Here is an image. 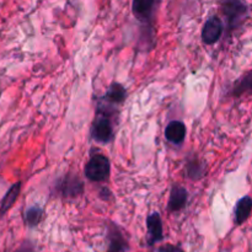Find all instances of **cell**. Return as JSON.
<instances>
[{
	"mask_svg": "<svg viewBox=\"0 0 252 252\" xmlns=\"http://www.w3.org/2000/svg\"><path fill=\"white\" fill-rule=\"evenodd\" d=\"M14 252H37L36 248L31 241H24Z\"/></svg>",
	"mask_w": 252,
	"mask_h": 252,
	"instance_id": "17",
	"label": "cell"
},
{
	"mask_svg": "<svg viewBox=\"0 0 252 252\" xmlns=\"http://www.w3.org/2000/svg\"><path fill=\"white\" fill-rule=\"evenodd\" d=\"M91 137H93L94 140L98 143H103V144L108 143L113 138L112 121H111L110 115L107 113V110L101 105L97 108V113H96V117L93 122Z\"/></svg>",
	"mask_w": 252,
	"mask_h": 252,
	"instance_id": "1",
	"label": "cell"
},
{
	"mask_svg": "<svg viewBox=\"0 0 252 252\" xmlns=\"http://www.w3.org/2000/svg\"><path fill=\"white\" fill-rule=\"evenodd\" d=\"M186 126L181 121H172L165 128V138L167 142L180 145L186 139Z\"/></svg>",
	"mask_w": 252,
	"mask_h": 252,
	"instance_id": "8",
	"label": "cell"
},
{
	"mask_svg": "<svg viewBox=\"0 0 252 252\" xmlns=\"http://www.w3.org/2000/svg\"><path fill=\"white\" fill-rule=\"evenodd\" d=\"M107 241L108 248L106 252H128L129 244L120 226L115 223L107 225Z\"/></svg>",
	"mask_w": 252,
	"mask_h": 252,
	"instance_id": "4",
	"label": "cell"
},
{
	"mask_svg": "<svg viewBox=\"0 0 252 252\" xmlns=\"http://www.w3.org/2000/svg\"><path fill=\"white\" fill-rule=\"evenodd\" d=\"M158 252H185L180 246L172 245V244H166V245L160 246Z\"/></svg>",
	"mask_w": 252,
	"mask_h": 252,
	"instance_id": "18",
	"label": "cell"
},
{
	"mask_svg": "<svg viewBox=\"0 0 252 252\" xmlns=\"http://www.w3.org/2000/svg\"><path fill=\"white\" fill-rule=\"evenodd\" d=\"M20 191H21V184H20V182H16V184H14L10 187L9 191L6 192L4 198L0 202V217L4 216V214L14 206L16 199L19 198Z\"/></svg>",
	"mask_w": 252,
	"mask_h": 252,
	"instance_id": "13",
	"label": "cell"
},
{
	"mask_svg": "<svg viewBox=\"0 0 252 252\" xmlns=\"http://www.w3.org/2000/svg\"><path fill=\"white\" fill-rule=\"evenodd\" d=\"M43 219V209L38 206H32L26 209L24 214V220L30 228H36Z\"/></svg>",
	"mask_w": 252,
	"mask_h": 252,
	"instance_id": "15",
	"label": "cell"
},
{
	"mask_svg": "<svg viewBox=\"0 0 252 252\" xmlns=\"http://www.w3.org/2000/svg\"><path fill=\"white\" fill-rule=\"evenodd\" d=\"M155 0H133L132 11L138 20L147 22L152 17Z\"/></svg>",
	"mask_w": 252,
	"mask_h": 252,
	"instance_id": "10",
	"label": "cell"
},
{
	"mask_svg": "<svg viewBox=\"0 0 252 252\" xmlns=\"http://www.w3.org/2000/svg\"><path fill=\"white\" fill-rule=\"evenodd\" d=\"M186 172H187V176H189V179L199 180L204 174L203 164H201L197 158H193V159L187 161Z\"/></svg>",
	"mask_w": 252,
	"mask_h": 252,
	"instance_id": "16",
	"label": "cell"
},
{
	"mask_svg": "<svg viewBox=\"0 0 252 252\" xmlns=\"http://www.w3.org/2000/svg\"><path fill=\"white\" fill-rule=\"evenodd\" d=\"M221 34H223L221 20L217 16L209 17L202 29V41L208 46H212L220 39Z\"/></svg>",
	"mask_w": 252,
	"mask_h": 252,
	"instance_id": "5",
	"label": "cell"
},
{
	"mask_svg": "<svg viewBox=\"0 0 252 252\" xmlns=\"http://www.w3.org/2000/svg\"><path fill=\"white\" fill-rule=\"evenodd\" d=\"M249 93H252V70L246 73L245 75L241 76V78L234 84L233 91H231L233 96H235V97H240V96Z\"/></svg>",
	"mask_w": 252,
	"mask_h": 252,
	"instance_id": "14",
	"label": "cell"
},
{
	"mask_svg": "<svg viewBox=\"0 0 252 252\" xmlns=\"http://www.w3.org/2000/svg\"><path fill=\"white\" fill-rule=\"evenodd\" d=\"M187 201H189V192L185 187L174 185L169 196V202H167V211L174 213L179 212L186 207Z\"/></svg>",
	"mask_w": 252,
	"mask_h": 252,
	"instance_id": "7",
	"label": "cell"
},
{
	"mask_svg": "<svg viewBox=\"0 0 252 252\" xmlns=\"http://www.w3.org/2000/svg\"><path fill=\"white\" fill-rule=\"evenodd\" d=\"M61 191L65 197H75L83 192V182L75 176H66L61 184Z\"/></svg>",
	"mask_w": 252,
	"mask_h": 252,
	"instance_id": "12",
	"label": "cell"
},
{
	"mask_svg": "<svg viewBox=\"0 0 252 252\" xmlns=\"http://www.w3.org/2000/svg\"><path fill=\"white\" fill-rule=\"evenodd\" d=\"M221 11L225 15L229 29L239 26L248 14V7L241 0H223Z\"/></svg>",
	"mask_w": 252,
	"mask_h": 252,
	"instance_id": "3",
	"label": "cell"
},
{
	"mask_svg": "<svg viewBox=\"0 0 252 252\" xmlns=\"http://www.w3.org/2000/svg\"><path fill=\"white\" fill-rule=\"evenodd\" d=\"M111 172V164L108 158L102 154H96L90 158L85 165L84 174L93 182H103L108 179Z\"/></svg>",
	"mask_w": 252,
	"mask_h": 252,
	"instance_id": "2",
	"label": "cell"
},
{
	"mask_svg": "<svg viewBox=\"0 0 252 252\" xmlns=\"http://www.w3.org/2000/svg\"><path fill=\"white\" fill-rule=\"evenodd\" d=\"M127 98V90L121 84L113 83L108 86L107 91L101 100L105 102V106L121 105Z\"/></svg>",
	"mask_w": 252,
	"mask_h": 252,
	"instance_id": "9",
	"label": "cell"
},
{
	"mask_svg": "<svg viewBox=\"0 0 252 252\" xmlns=\"http://www.w3.org/2000/svg\"><path fill=\"white\" fill-rule=\"evenodd\" d=\"M252 212V198L249 196L243 197L240 201H238L235 206V211H234V214H235V223L238 225H241L243 223H245L249 219Z\"/></svg>",
	"mask_w": 252,
	"mask_h": 252,
	"instance_id": "11",
	"label": "cell"
},
{
	"mask_svg": "<svg viewBox=\"0 0 252 252\" xmlns=\"http://www.w3.org/2000/svg\"><path fill=\"white\" fill-rule=\"evenodd\" d=\"M148 229V245L153 246L164 239V229H162V220L159 213H152L147 218Z\"/></svg>",
	"mask_w": 252,
	"mask_h": 252,
	"instance_id": "6",
	"label": "cell"
}]
</instances>
